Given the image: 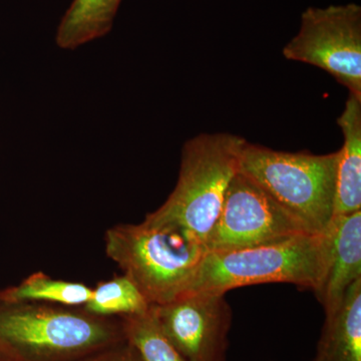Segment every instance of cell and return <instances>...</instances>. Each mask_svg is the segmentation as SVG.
I'll return each instance as SVG.
<instances>
[{
  "mask_svg": "<svg viewBox=\"0 0 361 361\" xmlns=\"http://www.w3.org/2000/svg\"><path fill=\"white\" fill-rule=\"evenodd\" d=\"M123 341L121 317L82 307L0 302V361H73Z\"/></svg>",
  "mask_w": 361,
  "mask_h": 361,
  "instance_id": "cell-1",
  "label": "cell"
},
{
  "mask_svg": "<svg viewBox=\"0 0 361 361\" xmlns=\"http://www.w3.org/2000/svg\"><path fill=\"white\" fill-rule=\"evenodd\" d=\"M246 142L231 134H202L189 140L183 147L175 189L144 221L174 227L206 247L230 183L239 172Z\"/></svg>",
  "mask_w": 361,
  "mask_h": 361,
  "instance_id": "cell-2",
  "label": "cell"
},
{
  "mask_svg": "<svg viewBox=\"0 0 361 361\" xmlns=\"http://www.w3.org/2000/svg\"><path fill=\"white\" fill-rule=\"evenodd\" d=\"M330 255L329 231L303 234L246 248L207 251L189 292H226L264 283L322 288Z\"/></svg>",
  "mask_w": 361,
  "mask_h": 361,
  "instance_id": "cell-3",
  "label": "cell"
},
{
  "mask_svg": "<svg viewBox=\"0 0 361 361\" xmlns=\"http://www.w3.org/2000/svg\"><path fill=\"white\" fill-rule=\"evenodd\" d=\"M104 249L151 305L186 294L207 253L203 244L180 230L146 221L109 228Z\"/></svg>",
  "mask_w": 361,
  "mask_h": 361,
  "instance_id": "cell-4",
  "label": "cell"
},
{
  "mask_svg": "<svg viewBox=\"0 0 361 361\" xmlns=\"http://www.w3.org/2000/svg\"><path fill=\"white\" fill-rule=\"evenodd\" d=\"M338 157V151L290 153L247 142L239 172L262 187L310 234H323L334 218Z\"/></svg>",
  "mask_w": 361,
  "mask_h": 361,
  "instance_id": "cell-5",
  "label": "cell"
},
{
  "mask_svg": "<svg viewBox=\"0 0 361 361\" xmlns=\"http://www.w3.org/2000/svg\"><path fill=\"white\" fill-rule=\"evenodd\" d=\"M284 58L326 71L361 99V7H308L300 28L283 47Z\"/></svg>",
  "mask_w": 361,
  "mask_h": 361,
  "instance_id": "cell-6",
  "label": "cell"
},
{
  "mask_svg": "<svg viewBox=\"0 0 361 361\" xmlns=\"http://www.w3.org/2000/svg\"><path fill=\"white\" fill-rule=\"evenodd\" d=\"M310 234L300 221L250 178L237 173L226 194L207 251L232 250Z\"/></svg>",
  "mask_w": 361,
  "mask_h": 361,
  "instance_id": "cell-7",
  "label": "cell"
},
{
  "mask_svg": "<svg viewBox=\"0 0 361 361\" xmlns=\"http://www.w3.org/2000/svg\"><path fill=\"white\" fill-rule=\"evenodd\" d=\"M165 336L187 361H226L232 310L226 293L194 291L152 305Z\"/></svg>",
  "mask_w": 361,
  "mask_h": 361,
  "instance_id": "cell-8",
  "label": "cell"
},
{
  "mask_svg": "<svg viewBox=\"0 0 361 361\" xmlns=\"http://www.w3.org/2000/svg\"><path fill=\"white\" fill-rule=\"evenodd\" d=\"M327 231L329 262L322 288L316 294L325 316L341 307L349 287L361 279V211L332 218Z\"/></svg>",
  "mask_w": 361,
  "mask_h": 361,
  "instance_id": "cell-9",
  "label": "cell"
},
{
  "mask_svg": "<svg viewBox=\"0 0 361 361\" xmlns=\"http://www.w3.org/2000/svg\"><path fill=\"white\" fill-rule=\"evenodd\" d=\"M343 134L337 164L336 216L361 211V99L348 94L344 110L337 118Z\"/></svg>",
  "mask_w": 361,
  "mask_h": 361,
  "instance_id": "cell-10",
  "label": "cell"
},
{
  "mask_svg": "<svg viewBox=\"0 0 361 361\" xmlns=\"http://www.w3.org/2000/svg\"><path fill=\"white\" fill-rule=\"evenodd\" d=\"M312 361H361V279L349 287L341 307L325 316Z\"/></svg>",
  "mask_w": 361,
  "mask_h": 361,
  "instance_id": "cell-11",
  "label": "cell"
},
{
  "mask_svg": "<svg viewBox=\"0 0 361 361\" xmlns=\"http://www.w3.org/2000/svg\"><path fill=\"white\" fill-rule=\"evenodd\" d=\"M121 2L122 0H73L58 27V47L75 49L108 35Z\"/></svg>",
  "mask_w": 361,
  "mask_h": 361,
  "instance_id": "cell-12",
  "label": "cell"
},
{
  "mask_svg": "<svg viewBox=\"0 0 361 361\" xmlns=\"http://www.w3.org/2000/svg\"><path fill=\"white\" fill-rule=\"evenodd\" d=\"M92 288L85 284L56 279L44 272H35L20 284L0 289V302L82 307L92 296Z\"/></svg>",
  "mask_w": 361,
  "mask_h": 361,
  "instance_id": "cell-13",
  "label": "cell"
},
{
  "mask_svg": "<svg viewBox=\"0 0 361 361\" xmlns=\"http://www.w3.org/2000/svg\"><path fill=\"white\" fill-rule=\"evenodd\" d=\"M149 307L137 285L125 274L97 284L82 306L90 314L111 318L141 314Z\"/></svg>",
  "mask_w": 361,
  "mask_h": 361,
  "instance_id": "cell-14",
  "label": "cell"
},
{
  "mask_svg": "<svg viewBox=\"0 0 361 361\" xmlns=\"http://www.w3.org/2000/svg\"><path fill=\"white\" fill-rule=\"evenodd\" d=\"M121 320L126 341L134 346L142 361H187L164 334L153 306Z\"/></svg>",
  "mask_w": 361,
  "mask_h": 361,
  "instance_id": "cell-15",
  "label": "cell"
},
{
  "mask_svg": "<svg viewBox=\"0 0 361 361\" xmlns=\"http://www.w3.org/2000/svg\"><path fill=\"white\" fill-rule=\"evenodd\" d=\"M73 361H142V360L134 346L130 345L127 341H123L110 348L102 349Z\"/></svg>",
  "mask_w": 361,
  "mask_h": 361,
  "instance_id": "cell-16",
  "label": "cell"
}]
</instances>
